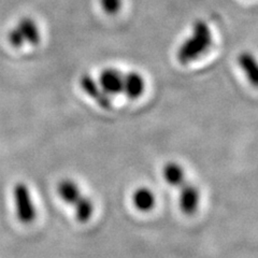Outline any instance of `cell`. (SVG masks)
<instances>
[{
    "mask_svg": "<svg viewBox=\"0 0 258 258\" xmlns=\"http://www.w3.org/2000/svg\"><path fill=\"white\" fill-rule=\"evenodd\" d=\"M144 80L138 72H129L123 79V92L128 98L137 99L144 91Z\"/></svg>",
    "mask_w": 258,
    "mask_h": 258,
    "instance_id": "6",
    "label": "cell"
},
{
    "mask_svg": "<svg viewBox=\"0 0 258 258\" xmlns=\"http://www.w3.org/2000/svg\"><path fill=\"white\" fill-rule=\"evenodd\" d=\"M100 5L106 13L115 14L122 6V0H100Z\"/></svg>",
    "mask_w": 258,
    "mask_h": 258,
    "instance_id": "13",
    "label": "cell"
},
{
    "mask_svg": "<svg viewBox=\"0 0 258 258\" xmlns=\"http://www.w3.org/2000/svg\"><path fill=\"white\" fill-rule=\"evenodd\" d=\"M80 84H81V87H82V90L90 96L92 99H94L97 103H98L101 108L110 109L112 107L110 96L101 90L99 84L97 83L91 76L88 75L82 76L80 81Z\"/></svg>",
    "mask_w": 258,
    "mask_h": 258,
    "instance_id": "3",
    "label": "cell"
},
{
    "mask_svg": "<svg viewBox=\"0 0 258 258\" xmlns=\"http://www.w3.org/2000/svg\"><path fill=\"white\" fill-rule=\"evenodd\" d=\"M211 44L212 34L209 25L203 20L196 21L192 27V36L185 40L177 51V60L186 64L206 53Z\"/></svg>",
    "mask_w": 258,
    "mask_h": 258,
    "instance_id": "1",
    "label": "cell"
},
{
    "mask_svg": "<svg viewBox=\"0 0 258 258\" xmlns=\"http://www.w3.org/2000/svg\"><path fill=\"white\" fill-rule=\"evenodd\" d=\"M14 203L16 209V215L20 222L29 224L36 219V208L32 204L30 191L27 185L24 183H18L13 189Z\"/></svg>",
    "mask_w": 258,
    "mask_h": 258,
    "instance_id": "2",
    "label": "cell"
},
{
    "mask_svg": "<svg viewBox=\"0 0 258 258\" xmlns=\"http://www.w3.org/2000/svg\"><path fill=\"white\" fill-rule=\"evenodd\" d=\"M239 66L244 71L247 80L253 84V86H257L258 84V68L256 59L251 53L244 52L239 55L238 57Z\"/></svg>",
    "mask_w": 258,
    "mask_h": 258,
    "instance_id": "8",
    "label": "cell"
},
{
    "mask_svg": "<svg viewBox=\"0 0 258 258\" xmlns=\"http://www.w3.org/2000/svg\"><path fill=\"white\" fill-rule=\"evenodd\" d=\"M16 27L19 28L24 39H25V42H28L32 45H37L39 43L40 31L35 21H32L29 18L22 19Z\"/></svg>",
    "mask_w": 258,
    "mask_h": 258,
    "instance_id": "10",
    "label": "cell"
},
{
    "mask_svg": "<svg viewBox=\"0 0 258 258\" xmlns=\"http://www.w3.org/2000/svg\"><path fill=\"white\" fill-rule=\"evenodd\" d=\"M8 39H9V42L12 46L14 47H21L25 43V39H24L23 35L21 34V31L19 30L18 27L13 28L10 32L9 36H8Z\"/></svg>",
    "mask_w": 258,
    "mask_h": 258,
    "instance_id": "14",
    "label": "cell"
},
{
    "mask_svg": "<svg viewBox=\"0 0 258 258\" xmlns=\"http://www.w3.org/2000/svg\"><path fill=\"white\" fill-rule=\"evenodd\" d=\"M155 196L150 188L140 187L136 189L133 195V203L137 210L141 212H149L155 206Z\"/></svg>",
    "mask_w": 258,
    "mask_h": 258,
    "instance_id": "7",
    "label": "cell"
},
{
    "mask_svg": "<svg viewBox=\"0 0 258 258\" xmlns=\"http://www.w3.org/2000/svg\"><path fill=\"white\" fill-rule=\"evenodd\" d=\"M74 206H75L76 219L80 223H85L91 219L94 211V206H93V201L90 199V197L81 195L74 204Z\"/></svg>",
    "mask_w": 258,
    "mask_h": 258,
    "instance_id": "12",
    "label": "cell"
},
{
    "mask_svg": "<svg viewBox=\"0 0 258 258\" xmlns=\"http://www.w3.org/2000/svg\"><path fill=\"white\" fill-rule=\"evenodd\" d=\"M57 192L61 200L68 205H74L81 196V191L78 185L69 179H64L58 183Z\"/></svg>",
    "mask_w": 258,
    "mask_h": 258,
    "instance_id": "9",
    "label": "cell"
},
{
    "mask_svg": "<svg viewBox=\"0 0 258 258\" xmlns=\"http://www.w3.org/2000/svg\"><path fill=\"white\" fill-rule=\"evenodd\" d=\"M200 194L196 186L192 184L185 182L180 186V196H179V204L182 212L190 215L196 212V210L199 205Z\"/></svg>",
    "mask_w": 258,
    "mask_h": 258,
    "instance_id": "5",
    "label": "cell"
},
{
    "mask_svg": "<svg viewBox=\"0 0 258 258\" xmlns=\"http://www.w3.org/2000/svg\"><path fill=\"white\" fill-rule=\"evenodd\" d=\"M124 76L116 69L107 68L99 76V86L101 90L110 95H117L123 92Z\"/></svg>",
    "mask_w": 258,
    "mask_h": 258,
    "instance_id": "4",
    "label": "cell"
},
{
    "mask_svg": "<svg viewBox=\"0 0 258 258\" xmlns=\"http://www.w3.org/2000/svg\"><path fill=\"white\" fill-rule=\"evenodd\" d=\"M163 175L168 184L180 187L185 183V173L183 168L176 163H168L163 170Z\"/></svg>",
    "mask_w": 258,
    "mask_h": 258,
    "instance_id": "11",
    "label": "cell"
}]
</instances>
